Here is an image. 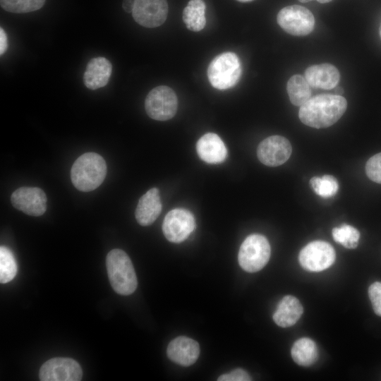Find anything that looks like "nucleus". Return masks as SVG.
<instances>
[{"instance_id":"nucleus-1","label":"nucleus","mask_w":381,"mask_h":381,"mask_svg":"<svg viewBox=\"0 0 381 381\" xmlns=\"http://www.w3.org/2000/svg\"><path fill=\"white\" fill-rule=\"evenodd\" d=\"M347 108V102L341 95L322 94L310 98L300 107L301 121L315 128H327L342 116Z\"/></svg>"},{"instance_id":"nucleus-2","label":"nucleus","mask_w":381,"mask_h":381,"mask_svg":"<svg viewBox=\"0 0 381 381\" xmlns=\"http://www.w3.org/2000/svg\"><path fill=\"white\" fill-rule=\"evenodd\" d=\"M107 174V164L103 157L95 152H86L73 163L71 179L74 186L83 192L98 188Z\"/></svg>"},{"instance_id":"nucleus-3","label":"nucleus","mask_w":381,"mask_h":381,"mask_svg":"<svg viewBox=\"0 0 381 381\" xmlns=\"http://www.w3.org/2000/svg\"><path fill=\"white\" fill-rule=\"evenodd\" d=\"M106 267L110 284L119 294H133L138 286L137 277L128 255L121 249H113L107 255Z\"/></svg>"},{"instance_id":"nucleus-4","label":"nucleus","mask_w":381,"mask_h":381,"mask_svg":"<svg viewBox=\"0 0 381 381\" xmlns=\"http://www.w3.org/2000/svg\"><path fill=\"white\" fill-rule=\"evenodd\" d=\"M241 65L237 55L224 52L214 58L207 68V78L211 85L218 90L234 86L240 79Z\"/></svg>"},{"instance_id":"nucleus-5","label":"nucleus","mask_w":381,"mask_h":381,"mask_svg":"<svg viewBox=\"0 0 381 381\" xmlns=\"http://www.w3.org/2000/svg\"><path fill=\"white\" fill-rule=\"evenodd\" d=\"M270 246L261 234H251L246 238L239 248L238 260L241 267L248 272L262 270L269 261Z\"/></svg>"},{"instance_id":"nucleus-6","label":"nucleus","mask_w":381,"mask_h":381,"mask_svg":"<svg viewBox=\"0 0 381 381\" xmlns=\"http://www.w3.org/2000/svg\"><path fill=\"white\" fill-rule=\"evenodd\" d=\"M178 108V99L174 91L165 85L153 88L145 100L147 115L157 121H167L174 116Z\"/></svg>"},{"instance_id":"nucleus-7","label":"nucleus","mask_w":381,"mask_h":381,"mask_svg":"<svg viewBox=\"0 0 381 381\" xmlns=\"http://www.w3.org/2000/svg\"><path fill=\"white\" fill-rule=\"evenodd\" d=\"M277 20L285 32L295 36L307 35L315 26V18L311 11L299 5L282 8L277 14Z\"/></svg>"},{"instance_id":"nucleus-8","label":"nucleus","mask_w":381,"mask_h":381,"mask_svg":"<svg viewBox=\"0 0 381 381\" xmlns=\"http://www.w3.org/2000/svg\"><path fill=\"white\" fill-rule=\"evenodd\" d=\"M336 253L327 242L314 241L304 246L299 253L301 267L309 272H320L329 267L334 262Z\"/></svg>"},{"instance_id":"nucleus-9","label":"nucleus","mask_w":381,"mask_h":381,"mask_svg":"<svg viewBox=\"0 0 381 381\" xmlns=\"http://www.w3.org/2000/svg\"><path fill=\"white\" fill-rule=\"evenodd\" d=\"M195 221L193 214L183 208L169 211L162 224V231L170 242L179 243L184 241L194 231Z\"/></svg>"},{"instance_id":"nucleus-10","label":"nucleus","mask_w":381,"mask_h":381,"mask_svg":"<svg viewBox=\"0 0 381 381\" xmlns=\"http://www.w3.org/2000/svg\"><path fill=\"white\" fill-rule=\"evenodd\" d=\"M83 371L79 363L70 358H54L40 368L39 377L42 381H79Z\"/></svg>"},{"instance_id":"nucleus-11","label":"nucleus","mask_w":381,"mask_h":381,"mask_svg":"<svg viewBox=\"0 0 381 381\" xmlns=\"http://www.w3.org/2000/svg\"><path fill=\"white\" fill-rule=\"evenodd\" d=\"M292 152L288 139L281 135H272L261 141L258 147V159L268 167H278L286 162Z\"/></svg>"},{"instance_id":"nucleus-12","label":"nucleus","mask_w":381,"mask_h":381,"mask_svg":"<svg viewBox=\"0 0 381 381\" xmlns=\"http://www.w3.org/2000/svg\"><path fill=\"white\" fill-rule=\"evenodd\" d=\"M167 0H135L132 15L139 25L145 28H156L167 19Z\"/></svg>"},{"instance_id":"nucleus-13","label":"nucleus","mask_w":381,"mask_h":381,"mask_svg":"<svg viewBox=\"0 0 381 381\" xmlns=\"http://www.w3.org/2000/svg\"><path fill=\"white\" fill-rule=\"evenodd\" d=\"M13 206L30 216H40L47 210V198L45 193L37 187H20L11 196Z\"/></svg>"},{"instance_id":"nucleus-14","label":"nucleus","mask_w":381,"mask_h":381,"mask_svg":"<svg viewBox=\"0 0 381 381\" xmlns=\"http://www.w3.org/2000/svg\"><path fill=\"white\" fill-rule=\"evenodd\" d=\"M168 358L182 366H189L195 363L200 355V346L194 339L181 336L169 344L167 349Z\"/></svg>"},{"instance_id":"nucleus-15","label":"nucleus","mask_w":381,"mask_h":381,"mask_svg":"<svg viewBox=\"0 0 381 381\" xmlns=\"http://www.w3.org/2000/svg\"><path fill=\"white\" fill-rule=\"evenodd\" d=\"M196 150L199 157L209 164H219L227 156L226 147L220 137L213 133L203 135L197 142Z\"/></svg>"},{"instance_id":"nucleus-16","label":"nucleus","mask_w":381,"mask_h":381,"mask_svg":"<svg viewBox=\"0 0 381 381\" xmlns=\"http://www.w3.org/2000/svg\"><path fill=\"white\" fill-rule=\"evenodd\" d=\"M162 207L159 189L152 188L147 190L140 198L135 210L138 223L141 226L152 224L160 214Z\"/></svg>"},{"instance_id":"nucleus-17","label":"nucleus","mask_w":381,"mask_h":381,"mask_svg":"<svg viewBox=\"0 0 381 381\" xmlns=\"http://www.w3.org/2000/svg\"><path fill=\"white\" fill-rule=\"evenodd\" d=\"M305 78L313 87L330 90L338 84L340 74L334 66L322 64L307 68Z\"/></svg>"},{"instance_id":"nucleus-18","label":"nucleus","mask_w":381,"mask_h":381,"mask_svg":"<svg viewBox=\"0 0 381 381\" xmlns=\"http://www.w3.org/2000/svg\"><path fill=\"white\" fill-rule=\"evenodd\" d=\"M112 66L104 57H96L87 63L83 74L85 85L90 90H97L105 86L110 78Z\"/></svg>"},{"instance_id":"nucleus-19","label":"nucleus","mask_w":381,"mask_h":381,"mask_svg":"<svg viewBox=\"0 0 381 381\" xmlns=\"http://www.w3.org/2000/svg\"><path fill=\"white\" fill-rule=\"evenodd\" d=\"M303 308L295 296L287 295L282 298L273 314V320L279 327L294 325L301 318Z\"/></svg>"},{"instance_id":"nucleus-20","label":"nucleus","mask_w":381,"mask_h":381,"mask_svg":"<svg viewBox=\"0 0 381 381\" xmlns=\"http://www.w3.org/2000/svg\"><path fill=\"white\" fill-rule=\"evenodd\" d=\"M291 353L294 362L301 366L311 365L318 358L315 343L306 337L301 338L294 342Z\"/></svg>"},{"instance_id":"nucleus-21","label":"nucleus","mask_w":381,"mask_h":381,"mask_svg":"<svg viewBox=\"0 0 381 381\" xmlns=\"http://www.w3.org/2000/svg\"><path fill=\"white\" fill-rule=\"evenodd\" d=\"M205 8L203 0L189 1L183 11V20L188 30L198 32L205 28Z\"/></svg>"},{"instance_id":"nucleus-22","label":"nucleus","mask_w":381,"mask_h":381,"mask_svg":"<svg viewBox=\"0 0 381 381\" xmlns=\"http://www.w3.org/2000/svg\"><path fill=\"white\" fill-rule=\"evenodd\" d=\"M286 90L291 102L295 106H302L310 97V85L301 75H294L289 78Z\"/></svg>"},{"instance_id":"nucleus-23","label":"nucleus","mask_w":381,"mask_h":381,"mask_svg":"<svg viewBox=\"0 0 381 381\" xmlns=\"http://www.w3.org/2000/svg\"><path fill=\"white\" fill-rule=\"evenodd\" d=\"M310 184L318 195L325 198L334 195L339 189L338 181L332 175L314 176L310 179Z\"/></svg>"},{"instance_id":"nucleus-24","label":"nucleus","mask_w":381,"mask_h":381,"mask_svg":"<svg viewBox=\"0 0 381 381\" xmlns=\"http://www.w3.org/2000/svg\"><path fill=\"white\" fill-rule=\"evenodd\" d=\"M332 234L334 240L346 248H356L358 244L360 233L351 225L344 224L340 227H334Z\"/></svg>"},{"instance_id":"nucleus-25","label":"nucleus","mask_w":381,"mask_h":381,"mask_svg":"<svg viewBox=\"0 0 381 381\" xmlns=\"http://www.w3.org/2000/svg\"><path fill=\"white\" fill-rule=\"evenodd\" d=\"M17 273V264L11 250L0 248V282L5 284L13 279Z\"/></svg>"},{"instance_id":"nucleus-26","label":"nucleus","mask_w":381,"mask_h":381,"mask_svg":"<svg viewBox=\"0 0 381 381\" xmlns=\"http://www.w3.org/2000/svg\"><path fill=\"white\" fill-rule=\"evenodd\" d=\"M45 0H0L3 9L14 13H24L41 8Z\"/></svg>"},{"instance_id":"nucleus-27","label":"nucleus","mask_w":381,"mask_h":381,"mask_svg":"<svg viewBox=\"0 0 381 381\" xmlns=\"http://www.w3.org/2000/svg\"><path fill=\"white\" fill-rule=\"evenodd\" d=\"M365 172L371 181L381 184V152L373 155L367 161Z\"/></svg>"},{"instance_id":"nucleus-28","label":"nucleus","mask_w":381,"mask_h":381,"mask_svg":"<svg viewBox=\"0 0 381 381\" xmlns=\"http://www.w3.org/2000/svg\"><path fill=\"white\" fill-rule=\"evenodd\" d=\"M368 296L375 313L381 317V282H375L369 286Z\"/></svg>"},{"instance_id":"nucleus-29","label":"nucleus","mask_w":381,"mask_h":381,"mask_svg":"<svg viewBox=\"0 0 381 381\" xmlns=\"http://www.w3.org/2000/svg\"><path fill=\"white\" fill-rule=\"evenodd\" d=\"M217 380L219 381H249L251 378L248 373L241 369L236 368L231 371L230 373L223 374L220 375Z\"/></svg>"},{"instance_id":"nucleus-30","label":"nucleus","mask_w":381,"mask_h":381,"mask_svg":"<svg viewBox=\"0 0 381 381\" xmlns=\"http://www.w3.org/2000/svg\"><path fill=\"white\" fill-rule=\"evenodd\" d=\"M8 48V38L4 30L0 28V54L3 55Z\"/></svg>"},{"instance_id":"nucleus-31","label":"nucleus","mask_w":381,"mask_h":381,"mask_svg":"<svg viewBox=\"0 0 381 381\" xmlns=\"http://www.w3.org/2000/svg\"><path fill=\"white\" fill-rule=\"evenodd\" d=\"M135 0H123L122 7L127 13H132L134 6Z\"/></svg>"},{"instance_id":"nucleus-32","label":"nucleus","mask_w":381,"mask_h":381,"mask_svg":"<svg viewBox=\"0 0 381 381\" xmlns=\"http://www.w3.org/2000/svg\"><path fill=\"white\" fill-rule=\"evenodd\" d=\"M335 93L336 95H341V94L344 93V90L342 89V87H338L335 89Z\"/></svg>"},{"instance_id":"nucleus-33","label":"nucleus","mask_w":381,"mask_h":381,"mask_svg":"<svg viewBox=\"0 0 381 381\" xmlns=\"http://www.w3.org/2000/svg\"><path fill=\"white\" fill-rule=\"evenodd\" d=\"M319 3H321V4H325V3H328L332 0H316Z\"/></svg>"},{"instance_id":"nucleus-34","label":"nucleus","mask_w":381,"mask_h":381,"mask_svg":"<svg viewBox=\"0 0 381 381\" xmlns=\"http://www.w3.org/2000/svg\"><path fill=\"white\" fill-rule=\"evenodd\" d=\"M300 2H302V3H307V2H309V1H311L313 0H298Z\"/></svg>"},{"instance_id":"nucleus-35","label":"nucleus","mask_w":381,"mask_h":381,"mask_svg":"<svg viewBox=\"0 0 381 381\" xmlns=\"http://www.w3.org/2000/svg\"><path fill=\"white\" fill-rule=\"evenodd\" d=\"M237 1H241V2H248V1H253V0H237Z\"/></svg>"},{"instance_id":"nucleus-36","label":"nucleus","mask_w":381,"mask_h":381,"mask_svg":"<svg viewBox=\"0 0 381 381\" xmlns=\"http://www.w3.org/2000/svg\"><path fill=\"white\" fill-rule=\"evenodd\" d=\"M380 37H381V25H380Z\"/></svg>"}]
</instances>
